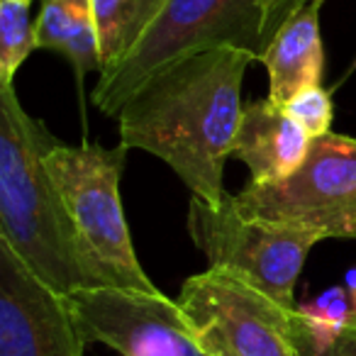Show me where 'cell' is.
<instances>
[{"label": "cell", "mask_w": 356, "mask_h": 356, "mask_svg": "<svg viewBox=\"0 0 356 356\" xmlns=\"http://www.w3.org/2000/svg\"><path fill=\"white\" fill-rule=\"evenodd\" d=\"M322 0L300 6L266 44L259 64L266 66L268 98L286 105L293 95L320 86L325 74V49L320 35Z\"/></svg>", "instance_id": "obj_11"}, {"label": "cell", "mask_w": 356, "mask_h": 356, "mask_svg": "<svg viewBox=\"0 0 356 356\" xmlns=\"http://www.w3.org/2000/svg\"><path fill=\"white\" fill-rule=\"evenodd\" d=\"M300 317L317 332H325V334H334V332L344 330L349 325V320L354 317V305H351V298L346 293L344 286L327 288L325 293L315 298V300L305 302V305H298Z\"/></svg>", "instance_id": "obj_15"}, {"label": "cell", "mask_w": 356, "mask_h": 356, "mask_svg": "<svg viewBox=\"0 0 356 356\" xmlns=\"http://www.w3.org/2000/svg\"><path fill=\"white\" fill-rule=\"evenodd\" d=\"M66 300L86 344H105L120 356H210L163 293L83 288Z\"/></svg>", "instance_id": "obj_8"}, {"label": "cell", "mask_w": 356, "mask_h": 356, "mask_svg": "<svg viewBox=\"0 0 356 356\" xmlns=\"http://www.w3.org/2000/svg\"><path fill=\"white\" fill-rule=\"evenodd\" d=\"M178 307L210 356H298L291 307L225 266L184 281Z\"/></svg>", "instance_id": "obj_6"}, {"label": "cell", "mask_w": 356, "mask_h": 356, "mask_svg": "<svg viewBox=\"0 0 356 356\" xmlns=\"http://www.w3.org/2000/svg\"><path fill=\"white\" fill-rule=\"evenodd\" d=\"M37 49L56 51L74 66L79 86L93 71H103L93 0H42L35 22Z\"/></svg>", "instance_id": "obj_12"}, {"label": "cell", "mask_w": 356, "mask_h": 356, "mask_svg": "<svg viewBox=\"0 0 356 356\" xmlns=\"http://www.w3.org/2000/svg\"><path fill=\"white\" fill-rule=\"evenodd\" d=\"M30 0H0V86H15V74L37 49Z\"/></svg>", "instance_id": "obj_14"}, {"label": "cell", "mask_w": 356, "mask_h": 356, "mask_svg": "<svg viewBox=\"0 0 356 356\" xmlns=\"http://www.w3.org/2000/svg\"><path fill=\"white\" fill-rule=\"evenodd\" d=\"M252 64L254 54L225 47L159 71L120 108V142L168 163L193 198L227 205L225 161L242 122V81Z\"/></svg>", "instance_id": "obj_1"}, {"label": "cell", "mask_w": 356, "mask_h": 356, "mask_svg": "<svg viewBox=\"0 0 356 356\" xmlns=\"http://www.w3.org/2000/svg\"><path fill=\"white\" fill-rule=\"evenodd\" d=\"M59 139L22 108L15 86H0V239L59 296L103 288L64 208L47 152Z\"/></svg>", "instance_id": "obj_2"}, {"label": "cell", "mask_w": 356, "mask_h": 356, "mask_svg": "<svg viewBox=\"0 0 356 356\" xmlns=\"http://www.w3.org/2000/svg\"><path fill=\"white\" fill-rule=\"evenodd\" d=\"M261 3V10H264V32H266L268 22H271V17L278 13V8L286 3V0H259Z\"/></svg>", "instance_id": "obj_19"}, {"label": "cell", "mask_w": 356, "mask_h": 356, "mask_svg": "<svg viewBox=\"0 0 356 356\" xmlns=\"http://www.w3.org/2000/svg\"><path fill=\"white\" fill-rule=\"evenodd\" d=\"M305 3H310V0H286L281 8H278V13L271 17V22H268V27H266V32H264V49H266V44L271 42V37L276 35V30L283 25V22L288 20V17L293 15V13L298 10L300 6H305Z\"/></svg>", "instance_id": "obj_18"}, {"label": "cell", "mask_w": 356, "mask_h": 356, "mask_svg": "<svg viewBox=\"0 0 356 356\" xmlns=\"http://www.w3.org/2000/svg\"><path fill=\"white\" fill-rule=\"evenodd\" d=\"M344 288H346V293H349V298H351V305H354V317H356V266L346 271Z\"/></svg>", "instance_id": "obj_20"}, {"label": "cell", "mask_w": 356, "mask_h": 356, "mask_svg": "<svg viewBox=\"0 0 356 356\" xmlns=\"http://www.w3.org/2000/svg\"><path fill=\"white\" fill-rule=\"evenodd\" d=\"M232 200L249 220L310 229L322 239H356V137H315L293 176L273 184L249 181Z\"/></svg>", "instance_id": "obj_5"}, {"label": "cell", "mask_w": 356, "mask_h": 356, "mask_svg": "<svg viewBox=\"0 0 356 356\" xmlns=\"http://www.w3.org/2000/svg\"><path fill=\"white\" fill-rule=\"evenodd\" d=\"M225 47L249 51L261 61L264 10L259 0H168L132 51L100 76L93 90L95 108L118 118L120 108L159 71Z\"/></svg>", "instance_id": "obj_4"}, {"label": "cell", "mask_w": 356, "mask_h": 356, "mask_svg": "<svg viewBox=\"0 0 356 356\" xmlns=\"http://www.w3.org/2000/svg\"><path fill=\"white\" fill-rule=\"evenodd\" d=\"M186 225L193 244L208 259V266L229 268L276 302L296 310V283L310 249L322 242L320 234L249 220L234 210V200L213 208L191 198Z\"/></svg>", "instance_id": "obj_7"}, {"label": "cell", "mask_w": 356, "mask_h": 356, "mask_svg": "<svg viewBox=\"0 0 356 356\" xmlns=\"http://www.w3.org/2000/svg\"><path fill=\"white\" fill-rule=\"evenodd\" d=\"M30 3H35V0H30Z\"/></svg>", "instance_id": "obj_22"}, {"label": "cell", "mask_w": 356, "mask_h": 356, "mask_svg": "<svg viewBox=\"0 0 356 356\" xmlns=\"http://www.w3.org/2000/svg\"><path fill=\"white\" fill-rule=\"evenodd\" d=\"M127 152L122 142L115 149L54 142L44 161L100 286L161 293L139 264L124 220L120 181Z\"/></svg>", "instance_id": "obj_3"}, {"label": "cell", "mask_w": 356, "mask_h": 356, "mask_svg": "<svg viewBox=\"0 0 356 356\" xmlns=\"http://www.w3.org/2000/svg\"><path fill=\"white\" fill-rule=\"evenodd\" d=\"M293 339L298 356H356V327L346 325L334 334H325L307 325L300 312H293Z\"/></svg>", "instance_id": "obj_16"}, {"label": "cell", "mask_w": 356, "mask_h": 356, "mask_svg": "<svg viewBox=\"0 0 356 356\" xmlns=\"http://www.w3.org/2000/svg\"><path fill=\"white\" fill-rule=\"evenodd\" d=\"M168 0H93L95 27L100 40V76L113 71L132 51L154 17Z\"/></svg>", "instance_id": "obj_13"}, {"label": "cell", "mask_w": 356, "mask_h": 356, "mask_svg": "<svg viewBox=\"0 0 356 356\" xmlns=\"http://www.w3.org/2000/svg\"><path fill=\"white\" fill-rule=\"evenodd\" d=\"M283 108L312 139L332 132L334 103H332V95L322 86H310V88L300 90Z\"/></svg>", "instance_id": "obj_17"}, {"label": "cell", "mask_w": 356, "mask_h": 356, "mask_svg": "<svg viewBox=\"0 0 356 356\" xmlns=\"http://www.w3.org/2000/svg\"><path fill=\"white\" fill-rule=\"evenodd\" d=\"M349 325H354V327H356V317H351V320H349Z\"/></svg>", "instance_id": "obj_21"}, {"label": "cell", "mask_w": 356, "mask_h": 356, "mask_svg": "<svg viewBox=\"0 0 356 356\" xmlns=\"http://www.w3.org/2000/svg\"><path fill=\"white\" fill-rule=\"evenodd\" d=\"M66 296L40 281L0 239V356H83Z\"/></svg>", "instance_id": "obj_9"}, {"label": "cell", "mask_w": 356, "mask_h": 356, "mask_svg": "<svg viewBox=\"0 0 356 356\" xmlns=\"http://www.w3.org/2000/svg\"><path fill=\"white\" fill-rule=\"evenodd\" d=\"M312 137L271 98L244 105L232 156L249 168L252 184H273L293 176L310 152Z\"/></svg>", "instance_id": "obj_10"}]
</instances>
